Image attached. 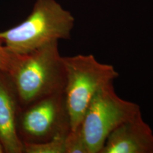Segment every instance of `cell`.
Returning <instances> with one entry per match:
<instances>
[{
	"label": "cell",
	"instance_id": "6da1fadb",
	"mask_svg": "<svg viewBox=\"0 0 153 153\" xmlns=\"http://www.w3.org/2000/svg\"><path fill=\"white\" fill-rule=\"evenodd\" d=\"M74 25L72 14L55 0H36L24 22L0 32V41L12 54L27 55L53 42L70 39Z\"/></svg>",
	"mask_w": 153,
	"mask_h": 153
},
{
	"label": "cell",
	"instance_id": "7a4b0ae2",
	"mask_svg": "<svg viewBox=\"0 0 153 153\" xmlns=\"http://www.w3.org/2000/svg\"><path fill=\"white\" fill-rule=\"evenodd\" d=\"M58 41L27 55H18L10 73L19 99L26 105L64 92L65 71Z\"/></svg>",
	"mask_w": 153,
	"mask_h": 153
},
{
	"label": "cell",
	"instance_id": "3957f363",
	"mask_svg": "<svg viewBox=\"0 0 153 153\" xmlns=\"http://www.w3.org/2000/svg\"><path fill=\"white\" fill-rule=\"evenodd\" d=\"M62 60L65 71L64 94L72 130L81 125L97 91L114 82L119 74L112 65L99 62L91 54L63 57Z\"/></svg>",
	"mask_w": 153,
	"mask_h": 153
},
{
	"label": "cell",
	"instance_id": "277c9868",
	"mask_svg": "<svg viewBox=\"0 0 153 153\" xmlns=\"http://www.w3.org/2000/svg\"><path fill=\"white\" fill-rule=\"evenodd\" d=\"M138 104L120 98L113 82L101 87L86 111L80 126L89 153H99L108 135L140 113Z\"/></svg>",
	"mask_w": 153,
	"mask_h": 153
},
{
	"label": "cell",
	"instance_id": "5b68a950",
	"mask_svg": "<svg viewBox=\"0 0 153 153\" xmlns=\"http://www.w3.org/2000/svg\"><path fill=\"white\" fill-rule=\"evenodd\" d=\"M23 114L22 128L25 142H43L71 130L64 92L48 96L30 104Z\"/></svg>",
	"mask_w": 153,
	"mask_h": 153
},
{
	"label": "cell",
	"instance_id": "8992f818",
	"mask_svg": "<svg viewBox=\"0 0 153 153\" xmlns=\"http://www.w3.org/2000/svg\"><path fill=\"white\" fill-rule=\"evenodd\" d=\"M99 153H153V131L141 112L116 128Z\"/></svg>",
	"mask_w": 153,
	"mask_h": 153
},
{
	"label": "cell",
	"instance_id": "52a82bcc",
	"mask_svg": "<svg viewBox=\"0 0 153 153\" xmlns=\"http://www.w3.org/2000/svg\"><path fill=\"white\" fill-rule=\"evenodd\" d=\"M15 111L14 99L0 81V143L6 152L21 153L24 151V143L17 134Z\"/></svg>",
	"mask_w": 153,
	"mask_h": 153
},
{
	"label": "cell",
	"instance_id": "ba28073f",
	"mask_svg": "<svg viewBox=\"0 0 153 153\" xmlns=\"http://www.w3.org/2000/svg\"><path fill=\"white\" fill-rule=\"evenodd\" d=\"M67 135H57L43 142H24L26 153H65Z\"/></svg>",
	"mask_w": 153,
	"mask_h": 153
},
{
	"label": "cell",
	"instance_id": "9c48e42d",
	"mask_svg": "<svg viewBox=\"0 0 153 153\" xmlns=\"http://www.w3.org/2000/svg\"><path fill=\"white\" fill-rule=\"evenodd\" d=\"M65 153H89L81 126L70 130L67 134Z\"/></svg>",
	"mask_w": 153,
	"mask_h": 153
},
{
	"label": "cell",
	"instance_id": "30bf717a",
	"mask_svg": "<svg viewBox=\"0 0 153 153\" xmlns=\"http://www.w3.org/2000/svg\"><path fill=\"white\" fill-rule=\"evenodd\" d=\"M17 56L9 52L6 47L0 45V71L10 74L16 63Z\"/></svg>",
	"mask_w": 153,
	"mask_h": 153
},
{
	"label": "cell",
	"instance_id": "8fae6325",
	"mask_svg": "<svg viewBox=\"0 0 153 153\" xmlns=\"http://www.w3.org/2000/svg\"><path fill=\"white\" fill-rule=\"evenodd\" d=\"M3 150H4V148H3L2 145H1V143H0V153L3 152Z\"/></svg>",
	"mask_w": 153,
	"mask_h": 153
}]
</instances>
